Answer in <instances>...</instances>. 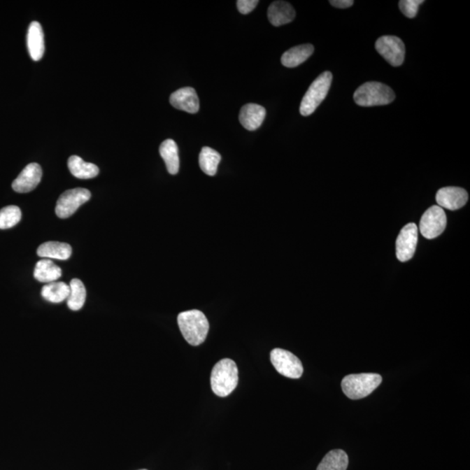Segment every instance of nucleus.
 Returning a JSON list of instances; mask_svg holds the SVG:
<instances>
[{"label": "nucleus", "mask_w": 470, "mask_h": 470, "mask_svg": "<svg viewBox=\"0 0 470 470\" xmlns=\"http://www.w3.org/2000/svg\"><path fill=\"white\" fill-rule=\"evenodd\" d=\"M332 80V73L325 72L313 80L301 103L300 113L302 116L311 115L322 104L329 94Z\"/></svg>", "instance_id": "obj_5"}, {"label": "nucleus", "mask_w": 470, "mask_h": 470, "mask_svg": "<svg viewBox=\"0 0 470 470\" xmlns=\"http://www.w3.org/2000/svg\"><path fill=\"white\" fill-rule=\"evenodd\" d=\"M382 376L378 373H359L345 376L341 382L344 394L352 400L368 397L382 383Z\"/></svg>", "instance_id": "obj_4"}, {"label": "nucleus", "mask_w": 470, "mask_h": 470, "mask_svg": "<svg viewBox=\"0 0 470 470\" xmlns=\"http://www.w3.org/2000/svg\"><path fill=\"white\" fill-rule=\"evenodd\" d=\"M258 0H238L237 8L242 14H248L258 5Z\"/></svg>", "instance_id": "obj_28"}, {"label": "nucleus", "mask_w": 470, "mask_h": 470, "mask_svg": "<svg viewBox=\"0 0 470 470\" xmlns=\"http://www.w3.org/2000/svg\"><path fill=\"white\" fill-rule=\"evenodd\" d=\"M62 269L49 259L38 262L34 273L35 279L42 283H55L62 277Z\"/></svg>", "instance_id": "obj_19"}, {"label": "nucleus", "mask_w": 470, "mask_h": 470, "mask_svg": "<svg viewBox=\"0 0 470 470\" xmlns=\"http://www.w3.org/2000/svg\"><path fill=\"white\" fill-rule=\"evenodd\" d=\"M266 117V109L258 104H247L241 109L240 122L245 129L255 131L262 126Z\"/></svg>", "instance_id": "obj_14"}, {"label": "nucleus", "mask_w": 470, "mask_h": 470, "mask_svg": "<svg viewBox=\"0 0 470 470\" xmlns=\"http://www.w3.org/2000/svg\"><path fill=\"white\" fill-rule=\"evenodd\" d=\"M376 49L393 66H400L405 59V45L395 36H383L376 43Z\"/></svg>", "instance_id": "obj_9"}, {"label": "nucleus", "mask_w": 470, "mask_h": 470, "mask_svg": "<svg viewBox=\"0 0 470 470\" xmlns=\"http://www.w3.org/2000/svg\"><path fill=\"white\" fill-rule=\"evenodd\" d=\"M315 48L311 44L294 46L283 53L281 64L288 69H293L304 63L313 55Z\"/></svg>", "instance_id": "obj_18"}, {"label": "nucleus", "mask_w": 470, "mask_h": 470, "mask_svg": "<svg viewBox=\"0 0 470 470\" xmlns=\"http://www.w3.org/2000/svg\"><path fill=\"white\" fill-rule=\"evenodd\" d=\"M41 294L45 301L52 304H60L67 300L70 294V286L62 281L45 284L42 287Z\"/></svg>", "instance_id": "obj_22"}, {"label": "nucleus", "mask_w": 470, "mask_h": 470, "mask_svg": "<svg viewBox=\"0 0 470 470\" xmlns=\"http://www.w3.org/2000/svg\"><path fill=\"white\" fill-rule=\"evenodd\" d=\"M67 165H69L71 173L78 179H92V178L97 176L99 173L97 166L92 163L84 162L80 157L77 155L71 156Z\"/></svg>", "instance_id": "obj_20"}, {"label": "nucleus", "mask_w": 470, "mask_h": 470, "mask_svg": "<svg viewBox=\"0 0 470 470\" xmlns=\"http://www.w3.org/2000/svg\"><path fill=\"white\" fill-rule=\"evenodd\" d=\"M141 470H147V469H141Z\"/></svg>", "instance_id": "obj_30"}, {"label": "nucleus", "mask_w": 470, "mask_h": 470, "mask_svg": "<svg viewBox=\"0 0 470 470\" xmlns=\"http://www.w3.org/2000/svg\"><path fill=\"white\" fill-rule=\"evenodd\" d=\"M170 104L174 108L190 113H198L199 101L197 92L192 87H183L170 96Z\"/></svg>", "instance_id": "obj_13"}, {"label": "nucleus", "mask_w": 470, "mask_h": 470, "mask_svg": "<svg viewBox=\"0 0 470 470\" xmlns=\"http://www.w3.org/2000/svg\"><path fill=\"white\" fill-rule=\"evenodd\" d=\"M70 294L67 298V306L73 311H80L85 304L87 290L80 280L73 279L70 283Z\"/></svg>", "instance_id": "obj_25"}, {"label": "nucleus", "mask_w": 470, "mask_h": 470, "mask_svg": "<svg viewBox=\"0 0 470 470\" xmlns=\"http://www.w3.org/2000/svg\"><path fill=\"white\" fill-rule=\"evenodd\" d=\"M418 241V226L409 223L401 230L397 240V256L399 261H409L415 255Z\"/></svg>", "instance_id": "obj_10"}, {"label": "nucleus", "mask_w": 470, "mask_h": 470, "mask_svg": "<svg viewBox=\"0 0 470 470\" xmlns=\"http://www.w3.org/2000/svg\"><path fill=\"white\" fill-rule=\"evenodd\" d=\"M423 3V0H401L399 2V7L406 17L413 19L418 15L419 7Z\"/></svg>", "instance_id": "obj_27"}, {"label": "nucleus", "mask_w": 470, "mask_h": 470, "mask_svg": "<svg viewBox=\"0 0 470 470\" xmlns=\"http://www.w3.org/2000/svg\"><path fill=\"white\" fill-rule=\"evenodd\" d=\"M27 48L31 59L38 62L45 52L44 33L41 24L36 21L31 22L27 33Z\"/></svg>", "instance_id": "obj_15"}, {"label": "nucleus", "mask_w": 470, "mask_h": 470, "mask_svg": "<svg viewBox=\"0 0 470 470\" xmlns=\"http://www.w3.org/2000/svg\"><path fill=\"white\" fill-rule=\"evenodd\" d=\"M178 324L185 340L192 346L204 343L209 331V322L201 311H190L178 315Z\"/></svg>", "instance_id": "obj_1"}, {"label": "nucleus", "mask_w": 470, "mask_h": 470, "mask_svg": "<svg viewBox=\"0 0 470 470\" xmlns=\"http://www.w3.org/2000/svg\"><path fill=\"white\" fill-rule=\"evenodd\" d=\"M21 210L17 206H7L0 210V229H8L20 222Z\"/></svg>", "instance_id": "obj_26"}, {"label": "nucleus", "mask_w": 470, "mask_h": 470, "mask_svg": "<svg viewBox=\"0 0 470 470\" xmlns=\"http://www.w3.org/2000/svg\"><path fill=\"white\" fill-rule=\"evenodd\" d=\"M348 457L341 450H331L322 459L316 470H347Z\"/></svg>", "instance_id": "obj_23"}, {"label": "nucleus", "mask_w": 470, "mask_h": 470, "mask_svg": "<svg viewBox=\"0 0 470 470\" xmlns=\"http://www.w3.org/2000/svg\"><path fill=\"white\" fill-rule=\"evenodd\" d=\"M72 247L59 241H48L39 245L37 254L39 257L66 261L72 255Z\"/></svg>", "instance_id": "obj_17"}, {"label": "nucleus", "mask_w": 470, "mask_h": 470, "mask_svg": "<svg viewBox=\"0 0 470 470\" xmlns=\"http://www.w3.org/2000/svg\"><path fill=\"white\" fill-rule=\"evenodd\" d=\"M329 3L333 6L337 7V8L343 9L348 8V7L354 5V1H352V0H331Z\"/></svg>", "instance_id": "obj_29"}, {"label": "nucleus", "mask_w": 470, "mask_h": 470, "mask_svg": "<svg viewBox=\"0 0 470 470\" xmlns=\"http://www.w3.org/2000/svg\"><path fill=\"white\" fill-rule=\"evenodd\" d=\"M469 194L464 188L447 187L441 188L436 194V202L441 208L457 210L468 202Z\"/></svg>", "instance_id": "obj_12"}, {"label": "nucleus", "mask_w": 470, "mask_h": 470, "mask_svg": "<svg viewBox=\"0 0 470 470\" xmlns=\"http://www.w3.org/2000/svg\"><path fill=\"white\" fill-rule=\"evenodd\" d=\"M238 382V368L233 359H220L213 366L211 373V387L213 393L218 397H229L236 389Z\"/></svg>", "instance_id": "obj_2"}, {"label": "nucleus", "mask_w": 470, "mask_h": 470, "mask_svg": "<svg viewBox=\"0 0 470 470\" xmlns=\"http://www.w3.org/2000/svg\"><path fill=\"white\" fill-rule=\"evenodd\" d=\"M268 17L273 27H280L294 20L295 10L290 3L274 1L269 7Z\"/></svg>", "instance_id": "obj_16"}, {"label": "nucleus", "mask_w": 470, "mask_h": 470, "mask_svg": "<svg viewBox=\"0 0 470 470\" xmlns=\"http://www.w3.org/2000/svg\"><path fill=\"white\" fill-rule=\"evenodd\" d=\"M42 178L41 166L38 163H30L13 183V190L17 193H29L37 187Z\"/></svg>", "instance_id": "obj_11"}, {"label": "nucleus", "mask_w": 470, "mask_h": 470, "mask_svg": "<svg viewBox=\"0 0 470 470\" xmlns=\"http://www.w3.org/2000/svg\"><path fill=\"white\" fill-rule=\"evenodd\" d=\"M270 358L274 368L281 376L298 379L304 373V366L300 359L290 351L274 348L270 354Z\"/></svg>", "instance_id": "obj_7"}, {"label": "nucleus", "mask_w": 470, "mask_h": 470, "mask_svg": "<svg viewBox=\"0 0 470 470\" xmlns=\"http://www.w3.org/2000/svg\"><path fill=\"white\" fill-rule=\"evenodd\" d=\"M91 198L90 191L85 188H74L67 190L59 196L57 201L55 212L60 219L69 218L80 206Z\"/></svg>", "instance_id": "obj_6"}, {"label": "nucleus", "mask_w": 470, "mask_h": 470, "mask_svg": "<svg viewBox=\"0 0 470 470\" xmlns=\"http://www.w3.org/2000/svg\"><path fill=\"white\" fill-rule=\"evenodd\" d=\"M447 226V217L439 206H431L425 213L420 222V231L427 238H434L443 234Z\"/></svg>", "instance_id": "obj_8"}, {"label": "nucleus", "mask_w": 470, "mask_h": 470, "mask_svg": "<svg viewBox=\"0 0 470 470\" xmlns=\"http://www.w3.org/2000/svg\"><path fill=\"white\" fill-rule=\"evenodd\" d=\"M159 154L166 163L167 171L170 174H177L180 169L179 150L176 141L166 140L159 147Z\"/></svg>", "instance_id": "obj_21"}, {"label": "nucleus", "mask_w": 470, "mask_h": 470, "mask_svg": "<svg viewBox=\"0 0 470 470\" xmlns=\"http://www.w3.org/2000/svg\"><path fill=\"white\" fill-rule=\"evenodd\" d=\"M220 160H222V156L218 152L205 147L201 149L199 156V167L208 176H215Z\"/></svg>", "instance_id": "obj_24"}, {"label": "nucleus", "mask_w": 470, "mask_h": 470, "mask_svg": "<svg viewBox=\"0 0 470 470\" xmlns=\"http://www.w3.org/2000/svg\"><path fill=\"white\" fill-rule=\"evenodd\" d=\"M394 98V91L380 82H366L354 94L356 104L361 106L387 105L393 102Z\"/></svg>", "instance_id": "obj_3"}]
</instances>
